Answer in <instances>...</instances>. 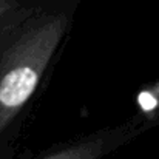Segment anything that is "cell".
I'll return each mask as SVG.
<instances>
[{
  "label": "cell",
  "instance_id": "2",
  "mask_svg": "<svg viewBox=\"0 0 159 159\" xmlns=\"http://www.w3.org/2000/svg\"><path fill=\"white\" fill-rule=\"evenodd\" d=\"M155 127L152 120L139 114L128 120L70 138L33 159H105Z\"/></svg>",
  "mask_w": 159,
  "mask_h": 159
},
{
  "label": "cell",
  "instance_id": "1",
  "mask_svg": "<svg viewBox=\"0 0 159 159\" xmlns=\"http://www.w3.org/2000/svg\"><path fill=\"white\" fill-rule=\"evenodd\" d=\"M77 0H42L0 30V159L12 142L74 23Z\"/></svg>",
  "mask_w": 159,
  "mask_h": 159
},
{
  "label": "cell",
  "instance_id": "3",
  "mask_svg": "<svg viewBox=\"0 0 159 159\" xmlns=\"http://www.w3.org/2000/svg\"><path fill=\"white\" fill-rule=\"evenodd\" d=\"M42 0H0V30Z\"/></svg>",
  "mask_w": 159,
  "mask_h": 159
},
{
  "label": "cell",
  "instance_id": "4",
  "mask_svg": "<svg viewBox=\"0 0 159 159\" xmlns=\"http://www.w3.org/2000/svg\"><path fill=\"white\" fill-rule=\"evenodd\" d=\"M152 94L158 96V107H155V108L152 110V113L144 114V117H145V119H148V120H152V122L158 127L159 125V77H158V80H156V85H155V90H153V93H152Z\"/></svg>",
  "mask_w": 159,
  "mask_h": 159
}]
</instances>
